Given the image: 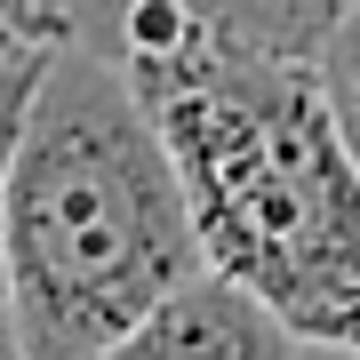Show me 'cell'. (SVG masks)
<instances>
[{"instance_id": "6da1fadb", "label": "cell", "mask_w": 360, "mask_h": 360, "mask_svg": "<svg viewBox=\"0 0 360 360\" xmlns=\"http://www.w3.org/2000/svg\"><path fill=\"white\" fill-rule=\"evenodd\" d=\"M129 80L184 168L208 272L304 345L360 352V160L321 65L232 49L160 0L129 32Z\"/></svg>"}, {"instance_id": "7a4b0ae2", "label": "cell", "mask_w": 360, "mask_h": 360, "mask_svg": "<svg viewBox=\"0 0 360 360\" xmlns=\"http://www.w3.org/2000/svg\"><path fill=\"white\" fill-rule=\"evenodd\" d=\"M0 217L32 360H96L208 272L184 168L129 80V56L104 49L65 40L40 56Z\"/></svg>"}, {"instance_id": "3957f363", "label": "cell", "mask_w": 360, "mask_h": 360, "mask_svg": "<svg viewBox=\"0 0 360 360\" xmlns=\"http://www.w3.org/2000/svg\"><path fill=\"white\" fill-rule=\"evenodd\" d=\"M96 360H304V336L272 321L224 272H200L160 312H144L129 336H112Z\"/></svg>"}, {"instance_id": "277c9868", "label": "cell", "mask_w": 360, "mask_h": 360, "mask_svg": "<svg viewBox=\"0 0 360 360\" xmlns=\"http://www.w3.org/2000/svg\"><path fill=\"white\" fill-rule=\"evenodd\" d=\"M200 32L232 40V49H264V56H296V65H321L328 32L345 25L352 0H176Z\"/></svg>"}, {"instance_id": "5b68a950", "label": "cell", "mask_w": 360, "mask_h": 360, "mask_svg": "<svg viewBox=\"0 0 360 360\" xmlns=\"http://www.w3.org/2000/svg\"><path fill=\"white\" fill-rule=\"evenodd\" d=\"M40 56H49V40H25V49H16V65L0 72V193H8V153H16V129H25V104H32V80H40ZM0 360H32V352H25V321H16L8 217H0Z\"/></svg>"}, {"instance_id": "8992f818", "label": "cell", "mask_w": 360, "mask_h": 360, "mask_svg": "<svg viewBox=\"0 0 360 360\" xmlns=\"http://www.w3.org/2000/svg\"><path fill=\"white\" fill-rule=\"evenodd\" d=\"M160 8V0H25L32 16V40H49V49H104V56H129V32L136 16Z\"/></svg>"}, {"instance_id": "52a82bcc", "label": "cell", "mask_w": 360, "mask_h": 360, "mask_svg": "<svg viewBox=\"0 0 360 360\" xmlns=\"http://www.w3.org/2000/svg\"><path fill=\"white\" fill-rule=\"evenodd\" d=\"M321 89H328V112H336V129H345L352 160H360V0L345 8V25L321 49Z\"/></svg>"}, {"instance_id": "ba28073f", "label": "cell", "mask_w": 360, "mask_h": 360, "mask_svg": "<svg viewBox=\"0 0 360 360\" xmlns=\"http://www.w3.org/2000/svg\"><path fill=\"white\" fill-rule=\"evenodd\" d=\"M0 32H16V40H32V16H25V0H0Z\"/></svg>"}, {"instance_id": "9c48e42d", "label": "cell", "mask_w": 360, "mask_h": 360, "mask_svg": "<svg viewBox=\"0 0 360 360\" xmlns=\"http://www.w3.org/2000/svg\"><path fill=\"white\" fill-rule=\"evenodd\" d=\"M16 49H25V40H16V32H0V72L16 65Z\"/></svg>"}]
</instances>
